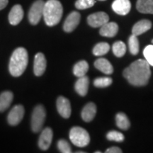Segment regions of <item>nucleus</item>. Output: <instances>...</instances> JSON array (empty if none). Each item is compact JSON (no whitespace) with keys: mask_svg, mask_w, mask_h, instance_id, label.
<instances>
[{"mask_svg":"<svg viewBox=\"0 0 153 153\" xmlns=\"http://www.w3.org/2000/svg\"><path fill=\"white\" fill-rule=\"evenodd\" d=\"M46 59L45 55L41 53H38L34 58V74L38 76L43 75L46 69Z\"/></svg>","mask_w":153,"mask_h":153,"instance_id":"13","label":"nucleus"},{"mask_svg":"<svg viewBox=\"0 0 153 153\" xmlns=\"http://www.w3.org/2000/svg\"><path fill=\"white\" fill-rule=\"evenodd\" d=\"M152 27V23L147 19L140 21L133 26L132 33L135 36H140L149 30Z\"/></svg>","mask_w":153,"mask_h":153,"instance_id":"17","label":"nucleus"},{"mask_svg":"<svg viewBox=\"0 0 153 153\" xmlns=\"http://www.w3.org/2000/svg\"><path fill=\"white\" fill-rule=\"evenodd\" d=\"M112 84V79L108 76L105 77H99L97 78L94 81V85L95 87L99 88H104L110 86Z\"/></svg>","mask_w":153,"mask_h":153,"instance_id":"27","label":"nucleus"},{"mask_svg":"<svg viewBox=\"0 0 153 153\" xmlns=\"http://www.w3.org/2000/svg\"><path fill=\"white\" fill-rule=\"evenodd\" d=\"M118 30V24L115 22H107L100 28L99 33L104 37L111 38L117 34Z\"/></svg>","mask_w":153,"mask_h":153,"instance_id":"15","label":"nucleus"},{"mask_svg":"<svg viewBox=\"0 0 153 153\" xmlns=\"http://www.w3.org/2000/svg\"><path fill=\"white\" fill-rule=\"evenodd\" d=\"M128 47H129V51L131 54L135 55L138 53L139 41L136 36L132 34V35L130 36L128 39Z\"/></svg>","mask_w":153,"mask_h":153,"instance_id":"26","label":"nucleus"},{"mask_svg":"<svg viewBox=\"0 0 153 153\" xmlns=\"http://www.w3.org/2000/svg\"><path fill=\"white\" fill-rule=\"evenodd\" d=\"M45 108L42 105H38L34 108L31 116V129L35 133L41 131L45 120Z\"/></svg>","mask_w":153,"mask_h":153,"instance_id":"5","label":"nucleus"},{"mask_svg":"<svg viewBox=\"0 0 153 153\" xmlns=\"http://www.w3.org/2000/svg\"><path fill=\"white\" fill-rule=\"evenodd\" d=\"M152 45H153V39L152 40Z\"/></svg>","mask_w":153,"mask_h":153,"instance_id":"35","label":"nucleus"},{"mask_svg":"<svg viewBox=\"0 0 153 153\" xmlns=\"http://www.w3.org/2000/svg\"><path fill=\"white\" fill-rule=\"evenodd\" d=\"M113 53L118 57H123L126 52V46L125 43L122 41H116L114 43L112 47Z\"/></svg>","mask_w":153,"mask_h":153,"instance_id":"25","label":"nucleus"},{"mask_svg":"<svg viewBox=\"0 0 153 153\" xmlns=\"http://www.w3.org/2000/svg\"><path fill=\"white\" fill-rule=\"evenodd\" d=\"M89 80L88 76L86 75L79 77L77 81L76 82L75 85H74V89L77 94H79L82 97H85L87 95L89 89Z\"/></svg>","mask_w":153,"mask_h":153,"instance_id":"16","label":"nucleus"},{"mask_svg":"<svg viewBox=\"0 0 153 153\" xmlns=\"http://www.w3.org/2000/svg\"><path fill=\"white\" fill-rule=\"evenodd\" d=\"M24 17V10L20 4L14 5L9 14V22L13 26H16L22 22Z\"/></svg>","mask_w":153,"mask_h":153,"instance_id":"14","label":"nucleus"},{"mask_svg":"<svg viewBox=\"0 0 153 153\" xmlns=\"http://www.w3.org/2000/svg\"><path fill=\"white\" fill-rule=\"evenodd\" d=\"M149 63L145 60L138 59L123 71V76L132 85L142 87L148 84L151 75Z\"/></svg>","mask_w":153,"mask_h":153,"instance_id":"1","label":"nucleus"},{"mask_svg":"<svg viewBox=\"0 0 153 153\" xmlns=\"http://www.w3.org/2000/svg\"><path fill=\"white\" fill-rule=\"evenodd\" d=\"M116 125L119 128L122 130H127L129 128L131 123L127 116L123 113H118L116 116Z\"/></svg>","mask_w":153,"mask_h":153,"instance_id":"23","label":"nucleus"},{"mask_svg":"<svg viewBox=\"0 0 153 153\" xmlns=\"http://www.w3.org/2000/svg\"><path fill=\"white\" fill-rule=\"evenodd\" d=\"M24 116V108L22 105H16L13 107L7 117L8 123L11 126H16L22 121Z\"/></svg>","mask_w":153,"mask_h":153,"instance_id":"8","label":"nucleus"},{"mask_svg":"<svg viewBox=\"0 0 153 153\" xmlns=\"http://www.w3.org/2000/svg\"><path fill=\"white\" fill-rule=\"evenodd\" d=\"M106 137L108 140L115 141V142H123L125 139L124 135L120 132L116 131H109L106 135Z\"/></svg>","mask_w":153,"mask_h":153,"instance_id":"28","label":"nucleus"},{"mask_svg":"<svg viewBox=\"0 0 153 153\" xmlns=\"http://www.w3.org/2000/svg\"><path fill=\"white\" fill-rule=\"evenodd\" d=\"M70 139L72 144L79 148L87 146L90 142L89 133L83 128L76 126L70 131Z\"/></svg>","mask_w":153,"mask_h":153,"instance_id":"4","label":"nucleus"},{"mask_svg":"<svg viewBox=\"0 0 153 153\" xmlns=\"http://www.w3.org/2000/svg\"><path fill=\"white\" fill-rule=\"evenodd\" d=\"M112 9L117 14L125 16L131 11V1L129 0H115L112 4Z\"/></svg>","mask_w":153,"mask_h":153,"instance_id":"12","label":"nucleus"},{"mask_svg":"<svg viewBox=\"0 0 153 153\" xmlns=\"http://www.w3.org/2000/svg\"><path fill=\"white\" fill-rule=\"evenodd\" d=\"M80 16L79 13L77 11H72L68 15L67 19L65 21L64 25H63V29L67 33H70L76 28L78 24L80 22Z\"/></svg>","mask_w":153,"mask_h":153,"instance_id":"9","label":"nucleus"},{"mask_svg":"<svg viewBox=\"0 0 153 153\" xmlns=\"http://www.w3.org/2000/svg\"><path fill=\"white\" fill-rule=\"evenodd\" d=\"M9 0H0V10H2L8 4Z\"/></svg>","mask_w":153,"mask_h":153,"instance_id":"33","label":"nucleus"},{"mask_svg":"<svg viewBox=\"0 0 153 153\" xmlns=\"http://www.w3.org/2000/svg\"><path fill=\"white\" fill-rule=\"evenodd\" d=\"M110 45L106 42H101L95 45L93 48V54L95 56H102L109 51Z\"/></svg>","mask_w":153,"mask_h":153,"instance_id":"24","label":"nucleus"},{"mask_svg":"<svg viewBox=\"0 0 153 153\" xmlns=\"http://www.w3.org/2000/svg\"><path fill=\"white\" fill-rule=\"evenodd\" d=\"M99 1H105V0H99Z\"/></svg>","mask_w":153,"mask_h":153,"instance_id":"34","label":"nucleus"},{"mask_svg":"<svg viewBox=\"0 0 153 153\" xmlns=\"http://www.w3.org/2000/svg\"><path fill=\"white\" fill-rule=\"evenodd\" d=\"M57 111L62 117L69 118L71 116V105L70 101L64 97H60L57 99Z\"/></svg>","mask_w":153,"mask_h":153,"instance_id":"10","label":"nucleus"},{"mask_svg":"<svg viewBox=\"0 0 153 153\" xmlns=\"http://www.w3.org/2000/svg\"><path fill=\"white\" fill-rule=\"evenodd\" d=\"M136 7L140 12L153 14V0H137Z\"/></svg>","mask_w":153,"mask_h":153,"instance_id":"21","label":"nucleus"},{"mask_svg":"<svg viewBox=\"0 0 153 153\" xmlns=\"http://www.w3.org/2000/svg\"><path fill=\"white\" fill-rule=\"evenodd\" d=\"M45 2L43 0H36L28 12V20L30 24L37 25L43 16V9Z\"/></svg>","mask_w":153,"mask_h":153,"instance_id":"6","label":"nucleus"},{"mask_svg":"<svg viewBox=\"0 0 153 153\" xmlns=\"http://www.w3.org/2000/svg\"><path fill=\"white\" fill-rule=\"evenodd\" d=\"M53 131L51 128L43 130L38 140V146L42 150H47L51 146L53 140Z\"/></svg>","mask_w":153,"mask_h":153,"instance_id":"11","label":"nucleus"},{"mask_svg":"<svg viewBox=\"0 0 153 153\" xmlns=\"http://www.w3.org/2000/svg\"><path fill=\"white\" fill-rule=\"evenodd\" d=\"M143 55L145 60L151 66H153V45H150L145 47L143 51Z\"/></svg>","mask_w":153,"mask_h":153,"instance_id":"30","label":"nucleus"},{"mask_svg":"<svg viewBox=\"0 0 153 153\" xmlns=\"http://www.w3.org/2000/svg\"><path fill=\"white\" fill-rule=\"evenodd\" d=\"M28 62V52L24 48H18L14 51L9 61V72L13 76H19L26 70Z\"/></svg>","mask_w":153,"mask_h":153,"instance_id":"2","label":"nucleus"},{"mask_svg":"<svg viewBox=\"0 0 153 153\" xmlns=\"http://www.w3.org/2000/svg\"><path fill=\"white\" fill-rule=\"evenodd\" d=\"M95 4V0H77L75 2V7L78 9H89L93 7Z\"/></svg>","mask_w":153,"mask_h":153,"instance_id":"29","label":"nucleus"},{"mask_svg":"<svg viewBox=\"0 0 153 153\" xmlns=\"http://www.w3.org/2000/svg\"><path fill=\"white\" fill-rule=\"evenodd\" d=\"M106 153H121L122 150L118 147H111L106 150Z\"/></svg>","mask_w":153,"mask_h":153,"instance_id":"32","label":"nucleus"},{"mask_svg":"<svg viewBox=\"0 0 153 153\" xmlns=\"http://www.w3.org/2000/svg\"><path fill=\"white\" fill-rule=\"evenodd\" d=\"M13 98V93L9 91H4L0 94V112L4 111L10 106Z\"/></svg>","mask_w":153,"mask_h":153,"instance_id":"20","label":"nucleus"},{"mask_svg":"<svg viewBox=\"0 0 153 153\" xmlns=\"http://www.w3.org/2000/svg\"><path fill=\"white\" fill-rule=\"evenodd\" d=\"M57 148L62 153H70L72 152L71 147L69 143L65 140H60L57 142Z\"/></svg>","mask_w":153,"mask_h":153,"instance_id":"31","label":"nucleus"},{"mask_svg":"<svg viewBox=\"0 0 153 153\" xmlns=\"http://www.w3.org/2000/svg\"><path fill=\"white\" fill-rule=\"evenodd\" d=\"M109 21V17L106 13L103 11L94 13L89 15L87 18V22L89 26L93 28L101 27Z\"/></svg>","mask_w":153,"mask_h":153,"instance_id":"7","label":"nucleus"},{"mask_svg":"<svg viewBox=\"0 0 153 153\" xmlns=\"http://www.w3.org/2000/svg\"><path fill=\"white\" fill-rule=\"evenodd\" d=\"M97 114V106L94 103H88L82 111V118L85 122H90Z\"/></svg>","mask_w":153,"mask_h":153,"instance_id":"18","label":"nucleus"},{"mask_svg":"<svg viewBox=\"0 0 153 153\" xmlns=\"http://www.w3.org/2000/svg\"><path fill=\"white\" fill-rule=\"evenodd\" d=\"M95 68L106 74H111L114 72L112 65L108 60L105 58H99L94 62Z\"/></svg>","mask_w":153,"mask_h":153,"instance_id":"19","label":"nucleus"},{"mask_svg":"<svg viewBox=\"0 0 153 153\" xmlns=\"http://www.w3.org/2000/svg\"><path fill=\"white\" fill-rule=\"evenodd\" d=\"M89 70V65L85 60H81L78 62L73 68V73L76 76L81 77L86 75Z\"/></svg>","mask_w":153,"mask_h":153,"instance_id":"22","label":"nucleus"},{"mask_svg":"<svg viewBox=\"0 0 153 153\" xmlns=\"http://www.w3.org/2000/svg\"><path fill=\"white\" fill-rule=\"evenodd\" d=\"M63 8L58 0H48L43 9V18L48 26H54L60 22L62 16Z\"/></svg>","mask_w":153,"mask_h":153,"instance_id":"3","label":"nucleus"}]
</instances>
